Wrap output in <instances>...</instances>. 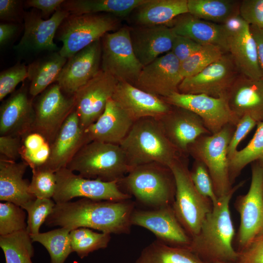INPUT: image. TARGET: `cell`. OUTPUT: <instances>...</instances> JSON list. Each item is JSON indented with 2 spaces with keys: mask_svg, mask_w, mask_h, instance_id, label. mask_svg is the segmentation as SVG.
I'll list each match as a JSON object with an SVG mask.
<instances>
[{
  "mask_svg": "<svg viewBox=\"0 0 263 263\" xmlns=\"http://www.w3.org/2000/svg\"><path fill=\"white\" fill-rule=\"evenodd\" d=\"M134 203L96 201L82 198L76 201L56 204L45 222L48 227L59 226L71 231L87 227L108 234L130 232Z\"/></svg>",
  "mask_w": 263,
  "mask_h": 263,
  "instance_id": "cell-1",
  "label": "cell"
},
{
  "mask_svg": "<svg viewBox=\"0 0 263 263\" xmlns=\"http://www.w3.org/2000/svg\"><path fill=\"white\" fill-rule=\"evenodd\" d=\"M245 183L242 181L212 205L197 235L192 238L188 249L206 263H236L238 252L232 245L235 229L229 204L234 193Z\"/></svg>",
  "mask_w": 263,
  "mask_h": 263,
  "instance_id": "cell-2",
  "label": "cell"
},
{
  "mask_svg": "<svg viewBox=\"0 0 263 263\" xmlns=\"http://www.w3.org/2000/svg\"><path fill=\"white\" fill-rule=\"evenodd\" d=\"M119 145L131 169L153 162L169 167L175 160L184 155L169 141L158 119L154 117L135 121Z\"/></svg>",
  "mask_w": 263,
  "mask_h": 263,
  "instance_id": "cell-3",
  "label": "cell"
},
{
  "mask_svg": "<svg viewBox=\"0 0 263 263\" xmlns=\"http://www.w3.org/2000/svg\"><path fill=\"white\" fill-rule=\"evenodd\" d=\"M140 203L157 208L172 205L176 185L169 167L150 163L132 168L119 182Z\"/></svg>",
  "mask_w": 263,
  "mask_h": 263,
  "instance_id": "cell-4",
  "label": "cell"
},
{
  "mask_svg": "<svg viewBox=\"0 0 263 263\" xmlns=\"http://www.w3.org/2000/svg\"><path fill=\"white\" fill-rule=\"evenodd\" d=\"M67 168L88 179L120 181L131 170L119 145L91 141L78 151Z\"/></svg>",
  "mask_w": 263,
  "mask_h": 263,
  "instance_id": "cell-5",
  "label": "cell"
},
{
  "mask_svg": "<svg viewBox=\"0 0 263 263\" xmlns=\"http://www.w3.org/2000/svg\"><path fill=\"white\" fill-rule=\"evenodd\" d=\"M174 175L176 192L172 207L180 223L193 238L199 233L212 203L201 194L191 179L188 156L183 155L169 167Z\"/></svg>",
  "mask_w": 263,
  "mask_h": 263,
  "instance_id": "cell-6",
  "label": "cell"
},
{
  "mask_svg": "<svg viewBox=\"0 0 263 263\" xmlns=\"http://www.w3.org/2000/svg\"><path fill=\"white\" fill-rule=\"evenodd\" d=\"M235 127L228 125L217 133L201 135L188 149V156L202 162L207 168L218 198L233 188L229 178L227 149Z\"/></svg>",
  "mask_w": 263,
  "mask_h": 263,
  "instance_id": "cell-7",
  "label": "cell"
},
{
  "mask_svg": "<svg viewBox=\"0 0 263 263\" xmlns=\"http://www.w3.org/2000/svg\"><path fill=\"white\" fill-rule=\"evenodd\" d=\"M119 22V18L110 14L70 15L56 32L62 43L58 52L68 59L106 33L118 30Z\"/></svg>",
  "mask_w": 263,
  "mask_h": 263,
  "instance_id": "cell-8",
  "label": "cell"
},
{
  "mask_svg": "<svg viewBox=\"0 0 263 263\" xmlns=\"http://www.w3.org/2000/svg\"><path fill=\"white\" fill-rule=\"evenodd\" d=\"M101 69L119 82L133 85L144 67L134 53L130 27L124 26L106 33L101 38Z\"/></svg>",
  "mask_w": 263,
  "mask_h": 263,
  "instance_id": "cell-9",
  "label": "cell"
},
{
  "mask_svg": "<svg viewBox=\"0 0 263 263\" xmlns=\"http://www.w3.org/2000/svg\"><path fill=\"white\" fill-rule=\"evenodd\" d=\"M56 174V186L53 197L56 204L69 202L75 197L117 202L128 200L132 197L120 189L118 181L88 179L67 168L58 170Z\"/></svg>",
  "mask_w": 263,
  "mask_h": 263,
  "instance_id": "cell-10",
  "label": "cell"
},
{
  "mask_svg": "<svg viewBox=\"0 0 263 263\" xmlns=\"http://www.w3.org/2000/svg\"><path fill=\"white\" fill-rule=\"evenodd\" d=\"M235 207L240 215L237 237L239 252L263 230V162L251 163V180L247 192L239 196Z\"/></svg>",
  "mask_w": 263,
  "mask_h": 263,
  "instance_id": "cell-11",
  "label": "cell"
},
{
  "mask_svg": "<svg viewBox=\"0 0 263 263\" xmlns=\"http://www.w3.org/2000/svg\"><path fill=\"white\" fill-rule=\"evenodd\" d=\"M34 104L35 117L32 132L53 142L63 124L75 109L74 95H66L57 83L51 85L37 96Z\"/></svg>",
  "mask_w": 263,
  "mask_h": 263,
  "instance_id": "cell-12",
  "label": "cell"
},
{
  "mask_svg": "<svg viewBox=\"0 0 263 263\" xmlns=\"http://www.w3.org/2000/svg\"><path fill=\"white\" fill-rule=\"evenodd\" d=\"M161 98L169 105L196 113L211 134L217 133L228 125L236 126L240 120L230 109L226 96L215 97L205 94L175 92Z\"/></svg>",
  "mask_w": 263,
  "mask_h": 263,
  "instance_id": "cell-13",
  "label": "cell"
},
{
  "mask_svg": "<svg viewBox=\"0 0 263 263\" xmlns=\"http://www.w3.org/2000/svg\"><path fill=\"white\" fill-rule=\"evenodd\" d=\"M240 74L231 56L225 53L199 73L184 78L179 85L178 92L225 96Z\"/></svg>",
  "mask_w": 263,
  "mask_h": 263,
  "instance_id": "cell-14",
  "label": "cell"
},
{
  "mask_svg": "<svg viewBox=\"0 0 263 263\" xmlns=\"http://www.w3.org/2000/svg\"><path fill=\"white\" fill-rule=\"evenodd\" d=\"M118 81L101 69L74 95L75 110L82 129L94 123L103 113Z\"/></svg>",
  "mask_w": 263,
  "mask_h": 263,
  "instance_id": "cell-15",
  "label": "cell"
},
{
  "mask_svg": "<svg viewBox=\"0 0 263 263\" xmlns=\"http://www.w3.org/2000/svg\"><path fill=\"white\" fill-rule=\"evenodd\" d=\"M69 15L61 8L45 19L37 12L25 13L23 34L14 50L21 54L56 52L59 49L54 38L63 21Z\"/></svg>",
  "mask_w": 263,
  "mask_h": 263,
  "instance_id": "cell-16",
  "label": "cell"
},
{
  "mask_svg": "<svg viewBox=\"0 0 263 263\" xmlns=\"http://www.w3.org/2000/svg\"><path fill=\"white\" fill-rule=\"evenodd\" d=\"M131 224L145 228L160 242L173 246L188 248L191 238L180 223L172 205L149 210H134Z\"/></svg>",
  "mask_w": 263,
  "mask_h": 263,
  "instance_id": "cell-17",
  "label": "cell"
},
{
  "mask_svg": "<svg viewBox=\"0 0 263 263\" xmlns=\"http://www.w3.org/2000/svg\"><path fill=\"white\" fill-rule=\"evenodd\" d=\"M180 64L171 52L166 53L144 66L133 85L161 98L178 92L183 79Z\"/></svg>",
  "mask_w": 263,
  "mask_h": 263,
  "instance_id": "cell-18",
  "label": "cell"
},
{
  "mask_svg": "<svg viewBox=\"0 0 263 263\" xmlns=\"http://www.w3.org/2000/svg\"><path fill=\"white\" fill-rule=\"evenodd\" d=\"M101 39L68 58L56 81L63 93L72 96L100 70Z\"/></svg>",
  "mask_w": 263,
  "mask_h": 263,
  "instance_id": "cell-19",
  "label": "cell"
},
{
  "mask_svg": "<svg viewBox=\"0 0 263 263\" xmlns=\"http://www.w3.org/2000/svg\"><path fill=\"white\" fill-rule=\"evenodd\" d=\"M158 119L168 139L184 155L188 156V147L197 138L211 134L198 115L182 107L172 106Z\"/></svg>",
  "mask_w": 263,
  "mask_h": 263,
  "instance_id": "cell-20",
  "label": "cell"
},
{
  "mask_svg": "<svg viewBox=\"0 0 263 263\" xmlns=\"http://www.w3.org/2000/svg\"><path fill=\"white\" fill-rule=\"evenodd\" d=\"M35 117L32 100L26 87L14 91L0 107V136L23 137L32 132Z\"/></svg>",
  "mask_w": 263,
  "mask_h": 263,
  "instance_id": "cell-21",
  "label": "cell"
},
{
  "mask_svg": "<svg viewBox=\"0 0 263 263\" xmlns=\"http://www.w3.org/2000/svg\"><path fill=\"white\" fill-rule=\"evenodd\" d=\"M134 53L143 67L171 51L175 34L166 25L130 27Z\"/></svg>",
  "mask_w": 263,
  "mask_h": 263,
  "instance_id": "cell-22",
  "label": "cell"
},
{
  "mask_svg": "<svg viewBox=\"0 0 263 263\" xmlns=\"http://www.w3.org/2000/svg\"><path fill=\"white\" fill-rule=\"evenodd\" d=\"M90 142L82 128L74 109L65 121L51 144V152L47 163L42 167L54 172L66 168L78 151Z\"/></svg>",
  "mask_w": 263,
  "mask_h": 263,
  "instance_id": "cell-23",
  "label": "cell"
},
{
  "mask_svg": "<svg viewBox=\"0 0 263 263\" xmlns=\"http://www.w3.org/2000/svg\"><path fill=\"white\" fill-rule=\"evenodd\" d=\"M112 98L135 121L149 117L160 118L172 106L161 97L123 81L117 83Z\"/></svg>",
  "mask_w": 263,
  "mask_h": 263,
  "instance_id": "cell-24",
  "label": "cell"
},
{
  "mask_svg": "<svg viewBox=\"0 0 263 263\" xmlns=\"http://www.w3.org/2000/svg\"><path fill=\"white\" fill-rule=\"evenodd\" d=\"M135 120L112 98L103 113L85 130L89 142L94 141L119 145L126 137Z\"/></svg>",
  "mask_w": 263,
  "mask_h": 263,
  "instance_id": "cell-25",
  "label": "cell"
},
{
  "mask_svg": "<svg viewBox=\"0 0 263 263\" xmlns=\"http://www.w3.org/2000/svg\"><path fill=\"white\" fill-rule=\"evenodd\" d=\"M226 97L238 117L248 115L258 123L263 122V78L251 79L240 74Z\"/></svg>",
  "mask_w": 263,
  "mask_h": 263,
  "instance_id": "cell-26",
  "label": "cell"
},
{
  "mask_svg": "<svg viewBox=\"0 0 263 263\" xmlns=\"http://www.w3.org/2000/svg\"><path fill=\"white\" fill-rule=\"evenodd\" d=\"M227 32L228 51L239 73L251 79L263 78L255 40L245 21Z\"/></svg>",
  "mask_w": 263,
  "mask_h": 263,
  "instance_id": "cell-27",
  "label": "cell"
},
{
  "mask_svg": "<svg viewBox=\"0 0 263 263\" xmlns=\"http://www.w3.org/2000/svg\"><path fill=\"white\" fill-rule=\"evenodd\" d=\"M166 25L177 35L202 45L218 46L227 53V32L222 24L202 19L187 13L177 17Z\"/></svg>",
  "mask_w": 263,
  "mask_h": 263,
  "instance_id": "cell-28",
  "label": "cell"
},
{
  "mask_svg": "<svg viewBox=\"0 0 263 263\" xmlns=\"http://www.w3.org/2000/svg\"><path fill=\"white\" fill-rule=\"evenodd\" d=\"M28 165L0 158V200L21 207L36 198L29 191L30 182L23 178Z\"/></svg>",
  "mask_w": 263,
  "mask_h": 263,
  "instance_id": "cell-29",
  "label": "cell"
},
{
  "mask_svg": "<svg viewBox=\"0 0 263 263\" xmlns=\"http://www.w3.org/2000/svg\"><path fill=\"white\" fill-rule=\"evenodd\" d=\"M132 12L136 25H166L188 13V0H148Z\"/></svg>",
  "mask_w": 263,
  "mask_h": 263,
  "instance_id": "cell-30",
  "label": "cell"
},
{
  "mask_svg": "<svg viewBox=\"0 0 263 263\" xmlns=\"http://www.w3.org/2000/svg\"><path fill=\"white\" fill-rule=\"evenodd\" d=\"M67 59L58 52H53L30 64L27 78L30 81L29 94L37 97L56 82Z\"/></svg>",
  "mask_w": 263,
  "mask_h": 263,
  "instance_id": "cell-31",
  "label": "cell"
},
{
  "mask_svg": "<svg viewBox=\"0 0 263 263\" xmlns=\"http://www.w3.org/2000/svg\"><path fill=\"white\" fill-rule=\"evenodd\" d=\"M148 0H68L60 8L70 15L106 13L118 18L127 17Z\"/></svg>",
  "mask_w": 263,
  "mask_h": 263,
  "instance_id": "cell-32",
  "label": "cell"
},
{
  "mask_svg": "<svg viewBox=\"0 0 263 263\" xmlns=\"http://www.w3.org/2000/svg\"><path fill=\"white\" fill-rule=\"evenodd\" d=\"M135 263H206L188 248L166 244L157 240L145 247Z\"/></svg>",
  "mask_w": 263,
  "mask_h": 263,
  "instance_id": "cell-33",
  "label": "cell"
},
{
  "mask_svg": "<svg viewBox=\"0 0 263 263\" xmlns=\"http://www.w3.org/2000/svg\"><path fill=\"white\" fill-rule=\"evenodd\" d=\"M240 1L235 0H188V13L208 21L223 24L239 14Z\"/></svg>",
  "mask_w": 263,
  "mask_h": 263,
  "instance_id": "cell-34",
  "label": "cell"
},
{
  "mask_svg": "<svg viewBox=\"0 0 263 263\" xmlns=\"http://www.w3.org/2000/svg\"><path fill=\"white\" fill-rule=\"evenodd\" d=\"M27 229L0 236V247L6 263H33L34 249Z\"/></svg>",
  "mask_w": 263,
  "mask_h": 263,
  "instance_id": "cell-35",
  "label": "cell"
},
{
  "mask_svg": "<svg viewBox=\"0 0 263 263\" xmlns=\"http://www.w3.org/2000/svg\"><path fill=\"white\" fill-rule=\"evenodd\" d=\"M257 161L263 162V122L258 123L250 141L229 160V173L232 185L247 165Z\"/></svg>",
  "mask_w": 263,
  "mask_h": 263,
  "instance_id": "cell-36",
  "label": "cell"
},
{
  "mask_svg": "<svg viewBox=\"0 0 263 263\" xmlns=\"http://www.w3.org/2000/svg\"><path fill=\"white\" fill-rule=\"evenodd\" d=\"M71 230L59 228L43 233L30 235L33 242L41 244L48 251L51 263H64L73 252L70 238Z\"/></svg>",
  "mask_w": 263,
  "mask_h": 263,
  "instance_id": "cell-37",
  "label": "cell"
},
{
  "mask_svg": "<svg viewBox=\"0 0 263 263\" xmlns=\"http://www.w3.org/2000/svg\"><path fill=\"white\" fill-rule=\"evenodd\" d=\"M50 152V144L40 133L31 132L22 137L21 158L32 170L43 166Z\"/></svg>",
  "mask_w": 263,
  "mask_h": 263,
  "instance_id": "cell-38",
  "label": "cell"
},
{
  "mask_svg": "<svg viewBox=\"0 0 263 263\" xmlns=\"http://www.w3.org/2000/svg\"><path fill=\"white\" fill-rule=\"evenodd\" d=\"M227 53L221 47L214 45H204L197 52L181 62L183 78L199 73Z\"/></svg>",
  "mask_w": 263,
  "mask_h": 263,
  "instance_id": "cell-39",
  "label": "cell"
},
{
  "mask_svg": "<svg viewBox=\"0 0 263 263\" xmlns=\"http://www.w3.org/2000/svg\"><path fill=\"white\" fill-rule=\"evenodd\" d=\"M21 207L9 202L0 203V236L27 228L26 213Z\"/></svg>",
  "mask_w": 263,
  "mask_h": 263,
  "instance_id": "cell-40",
  "label": "cell"
},
{
  "mask_svg": "<svg viewBox=\"0 0 263 263\" xmlns=\"http://www.w3.org/2000/svg\"><path fill=\"white\" fill-rule=\"evenodd\" d=\"M56 203L51 199L35 198L22 207L27 216L26 229L30 235L39 233V229L52 212Z\"/></svg>",
  "mask_w": 263,
  "mask_h": 263,
  "instance_id": "cell-41",
  "label": "cell"
},
{
  "mask_svg": "<svg viewBox=\"0 0 263 263\" xmlns=\"http://www.w3.org/2000/svg\"><path fill=\"white\" fill-rule=\"evenodd\" d=\"M32 170L33 174L29 186V192L37 198H53L56 186V172L44 167Z\"/></svg>",
  "mask_w": 263,
  "mask_h": 263,
  "instance_id": "cell-42",
  "label": "cell"
},
{
  "mask_svg": "<svg viewBox=\"0 0 263 263\" xmlns=\"http://www.w3.org/2000/svg\"><path fill=\"white\" fill-rule=\"evenodd\" d=\"M190 171V176L196 189L204 197L209 199L212 205L218 199L216 196L212 180L205 165L202 162L194 160Z\"/></svg>",
  "mask_w": 263,
  "mask_h": 263,
  "instance_id": "cell-43",
  "label": "cell"
},
{
  "mask_svg": "<svg viewBox=\"0 0 263 263\" xmlns=\"http://www.w3.org/2000/svg\"><path fill=\"white\" fill-rule=\"evenodd\" d=\"M28 78V66L17 63L0 73V100L13 93L20 82Z\"/></svg>",
  "mask_w": 263,
  "mask_h": 263,
  "instance_id": "cell-44",
  "label": "cell"
},
{
  "mask_svg": "<svg viewBox=\"0 0 263 263\" xmlns=\"http://www.w3.org/2000/svg\"><path fill=\"white\" fill-rule=\"evenodd\" d=\"M110 240V234L92 231L78 242L71 245L72 251L75 252L80 258L83 259L91 252L106 248Z\"/></svg>",
  "mask_w": 263,
  "mask_h": 263,
  "instance_id": "cell-45",
  "label": "cell"
},
{
  "mask_svg": "<svg viewBox=\"0 0 263 263\" xmlns=\"http://www.w3.org/2000/svg\"><path fill=\"white\" fill-rule=\"evenodd\" d=\"M239 15L249 25L263 29V0H243Z\"/></svg>",
  "mask_w": 263,
  "mask_h": 263,
  "instance_id": "cell-46",
  "label": "cell"
},
{
  "mask_svg": "<svg viewBox=\"0 0 263 263\" xmlns=\"http://www.w3.org/2000/svg\"><path fill=\"white\" fill-rule=\"evenodd\" d=\"M257 124L258 122L248 115H244L240 118L228 146L229 161L238 151L240 142Z\"/></svg>",
  "mask_w": 263,
  "mask_h": 263,
  "instance_id": "cell-47",
  "label": "cell"
},
{
  "mask_svg": "<svg viewBox=\"0 0 263 263\" xmlns=\"http://www.w3.org/2000/svg\"><path fill=\"white\" fill-rule=\"evenodd\" d=\"M238 252L236 263H263V230L246 248Z\"/></svg>",
  "mask_w": 263,
  "mask_h": 263,
  "instance_id": "cell-48",
  "label": "cell"
},
{
  "mask_svg": "<svg viewBox=\"0 0 263 263\" xmlns=\"http://www.w3.org/2000/svg\"><path fill=\"white\" fill-rule=\"evenodd\" d=\"M202 46L189 38L175 34L170 52L182 62L199 50Z\"/></svg>",
  "mask_w": 263,
  "mask_h": 263,
  "instance_id": "cell-49",
  "label": "cell"
},
{
  "mask_svg": "<svg viewBox=\"0 0 263 263\" xmlns=\"http://www.w3.org/2000/svg\"><path fill=\"white\" fill-rule=\"evenodd\" d=\"M22 137L17 136H0V158L16 161L21 157Z\"/></svg>",
  "mask_w": 263,
  "mask_h": 263,
  "instance_id": "cell-50",
  "label": "cell"
},
{
  "mask_svg": "<svg viewBox=\"0 0 263 263\" xmlns=\"http://www.w3.org/2000/svg\"><path fill=\"white\" fill-rule=\"evenodd\" d=\"M22 1L18 0H0V19L12 23L20 22L23 19Z\"/></svg>",
  "mask_w": 263,
  "mask_h": 263,
  "instance_id": "cell-51",
  "label": "cell"
},
{
  "mask_svg": "<svg viewBox=\"0 0 263 263\" xmlns=\"http://www.w3.org/2000/svg\"><path fill=\"white\" fill-rule=\"evenodd\" d=\"M64 1V0H28L24 3L26 7H33L40 10V14L44 19L60 8Z\"/></svg>",
  "mask_w": 263,
  "mask_h": 263,
  "instance_id": "cell-52",
  "label": "cell"
},
{
  "mask_svg": "<svg viewBox=\"0 0 263 263\" xmlns=\"http://www.w3.org/2000/svg\"><path fill=\"white\" fill-rule=\"evenodd\" d=\"M19 29L16 23H0V45L1 46L8 43L15 36Z\"/></svg>",
  "mask_w": 263,
  "mask_h": 263,
  "instance_id": "cell-53",
  "label": "cell"
},
{
  "mask_svg": "<svg viewBox=\"0 0 263 263\" xmlns=\"http://www.w3.org/2000/svg\"><path fill=\"white\" fill-rule=\"evenodd\" d=\"M249 27L256 44L259 61L263 73V29L251 25Z\"/></svg>",
  "mask_w": 263,
  "mask_h": 263,
  "instance_id": "cell-54",
  "label": "cell"
},
{
  "mask_svg": "<svg viewBox=\"0 0 263 263\" xmlns=\"http://www.w3.org/2000/svg\"><path fill=\"white\" fill-rule=\"evenodd\" d=\"M216 263H226V262H217Z\"/></svg>",
  "mask_w": 263,
  "mask_h": 263,
  "instance_id": "cell-55",
  "label": "cell"
}]
</instances>
